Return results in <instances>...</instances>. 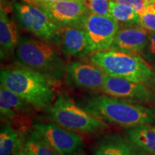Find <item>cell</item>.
<instances>
[{
  "label": "cell",
  "instance_id": "cell-9",
  "mask_svg": "<svg viewBox=\"0 0 155 155\" xmlns=\"http://www.w3.org/2000/svg\"><path fill=\"white\" fill-rule=\"evenodd\" d=\"M42 10L58 27H81L83 19L90 12L86 2L63 0L32 4Z\"/></svg>",
  "mask_w": 155,
  "mask_h": 155
},
{
  "label": "cell",
  "instance_id": "cell-26",
  "mask_svg": "<svg viewBox=\"0 0 155 155\" xmlns=\"http://www.w3.org/2000/svg\"><path fill=\"white\" fill-rule=\"evenodd\" d=\"M24 2H26L27 3L33 4L36 2H53L63 1V0H23ZM79 1L86 2V0H79Z\"/></svg>",
  "mask_w": 155,
  "mask_h": 155
},
{
  "label": "cell",
  "instance_id": "cell-23",
  "mask_svg": "<svg viewBox=\"0 0 155 155\" xmlns=\"http://www.w3.org/2000/svg\"><path fill=\"white\" fill-rule=\"evenodd\" d=\"M114 1L129 6L134 9L139 15L144 12L147 7V2L145 0H114Z\"/></svg>",
  "mask_w": 155,
  "mask_h": 155
},
{
  "label": "cell",
  "instance_id": "cell-19",
  "mask_svg": "<svg viewBox=\"0 0 155 155\" xmlns=\"http://www.w3.org/2000/svg\"><path fill=\"white\" fill-rule=\"evenodd\" d=\"M110 15L119 23L128 25H140V15L124 4L110 0Z\"/></svg>",
  "mask_w": 155,
  "mask_h": 155
},
{
  "label": "cell",
  "instance_id": "cell-12",
  "mask_svg": "<svg viewBox=\"0 0 155 155\" xmlns=\"http://www.w3.org/2000/svg\"><path fill=\"white\" fill-rule=\"evenodd\" d=\"M70 82L79 88L101 91L107 73L94 62L77 61L70 63L66 68Z\"/></svg>",
  "mask_w": 155,
  "mask_h": 155
},
{
  "label": "cell",
  "instance_id": "cell-24",
  "mask_svg": "<svg viewBox=\"0 0 155 155\" xmlns=\"http://www.w3.org/2000/svg\"><path fill=\"white\" fill-rule=\"evenodd\" d=\"M144 53L147 58L155 62V32H150L149 43Z\"/></svg>",
  "mask_w": 155,
  "mask_h": 155
},
{
  "label": "cell",
  "instance_id": "cell-20",
  "mask_svg": "<svg viewBox=\"0 0 155 155\" xmlns=\"http://www.w3.org/2000/svg\"><path fill=\"white\" fill-rule=\"evenodd\" d=\"M24 147L28 155H59L35 130L25 137Z\"/></svg>",
  "mask_w": 155,
  "mask_h": 155
},
{
  "label": "cell",
  "instance_id": "cell-29",
  "mask_svg": "<svg viewBox=\"0 0 155 155\" xmlns=\"http://www.w3.org/2000/svg\"><path fill=\"white\" fill-rule=\"evenodd\" d=\"M145 2H147V4H150V3H152L155 2V0H145Z\"/></svg>",
  "mask_w": 155,
  "mask_h": 155
},
{
  "label": "cell",
  "instance_id": "cell-15",
  "mask_svg": "<svg viewBox=\"0 0 155 155\" xmlns=\"http://www.w3.org/2000/svg\"><path fill=\"white\" fill-rule=\"evenodd\" d=\"M126 140L134 155L155 154V126L142 124L129 128Z\"/></svg>",
  "mask_w": 155,
  "mask_h": 155
},
{
  "label": "cell",
  "instance_id": "cell-4",
  "mask_svg": "<svg viewBox=\"0 0 155 155\" xmlns=\"http://www.w3.org/2000/svg\"><path fill=\"white\" fill-rule=\"evenodd\" d=\"M89 60L101 67L108 75L145 85L154 71L140 55L119 50L109 49L96 52L90 56Z\"/></svg>",
  "mask_w": 155,
  "mask_h": 155
},
{
  "label": "cell",
  "instance_id": "cell-16",
  "mask_svg": "<svg viewBox=\"0 0 155 155\" xmlns=\"http://www.w3.org/2000/svg\"><path fill=\"white\" fill-rule=\"evenodd\" d=\"M19 35L17 25L9 18L6 9L0 8V50L1 58L10 55L18 45Z\"/></svg>",
  "mask_w": 155,
  "mask_h": 155
},
{
  "label": "cell",
  "instance_id": "cell-22",
  "mask_svg": "<svg viewBox=\"0 0 155 155\" xmlns=\"http://www.w3.org/2000/svg\"><path fill=\"white\" fill-rule=\"evenodd\" d=\"M109 2L110 0H86V4L91 13L102 16H111Z\"/></svg>",
  "mask_w": 155,
  "mask_h": 155
},
{
  "label": "cell",
  "instance_id": "cell-6",
  "mask_svg": "<svg viewBox=\"0 0 155 155\" xmlns=\"http://www.w3.org/2000/svg\"><path fill=\"white\" fill-rule=\"evenodd\" d=\"M0 88L2 121L25 134L33 126L32 121L34 109L36 108L2 85Z\"/></svg>",
  "mask_w": 155,
  "mask_h": 155
},
{
  "label": "cell",
  "instance_id": "cell-8",
  "mask_svg": "<svg viewBox=\"0 0 155 155\" xmlns=\"http://www.w3.org/2000/svg\"><path fill=\"white\" fill-rule=\"evenodd\" d=\"M86 32L92 53L109 50L114 37L119 30V23L111 16L89 13L81 22Z\"/></svg>",
  "mask_w": 155,
  "mask_h": 155
},
{
  "label": "cell",
  "instance_id": "cell-7",
  "mask_svg": "<svg viewBox=\"0 0 155 155\" xmlns=\"http://www.w3.org/2000/svg\"><path fill=\"white\" fill-rule=\"evenodd\" d=\"M19 24L40 40L55 42L59 27L42 10L30 3L16 2L13 5Z\"/></svg>",
  "mask_w": 155,
  "mask_h": 155
},
{
  "label": "cell",
  "instance_id": "cell-5",
  "mask_svg": "<svg viewBox=\"0 0 155 155\" xmlns=\"http://www.w3.org/2000/svg\"><path fill=\"white\" fill-rule=\"evenodd\" d=\"M47 110L52 121L70 130L94 133L108 127L104 120L78 105L67 94H60Z\"/></svg>",
  "mask_w": 155,
  "mask_h": 155
},
{
  "label": "cell",
  "instance_id": "cell-14",
  "mask_svg": "<svg viewBox=\"0 0 155 155\" xmlns=\"http://www.w3.org/2000/svg\"><path fill=\"white\" fill-rule=\"evenodd\" d=\"M150 32L141 25H130L118 30L110 49L129 54L144 53L148 45Z\"/></svg>",
  "mask_w": 155,
  "mask_h": 155
},
{
  "label": "cell",
  "instance_id": "cell-10",
  "mask_svg": "<svg viewBox=\"0 0 155 155\" xmlns=\"http://www.w3.org/2000/svg\"><path fill=\"white\" fill-rule=\"evenodd\" d=\"M32 128L59 155H72L83 145L80 135L55 123L35 122Z\"/></svg>",
  "mask_w": 155,
  "mask_h": 155
},
{
  "label": "cell",
  "instance_id": "cell-30",
  "mask_svg": "<svg viewBox=\"0 0 155 155\" xmlns=\"http://www.w3.org/2000/svg\"><path fill=\"white\" fill-rule=\"evenodd\" d=\"M151 155H155V154H151Z\"/></svg>",
  "mask_w": 155,
  "mask_h": 155
},
{
  "label": "cell",
  "instance_id": "cell-1",
  "mask_svg": "<svg viewBox=\"0 0 155 155\" xmlns=\"http://www.w3.org/2000/svg\"><path fill=\"white\" fill-rule=\"evenodd\" d=\"M80 106L104 121L128 129L155 123V108L107 94L92 95Z\"/></svg>",
  "mask_w": 155,
  "mask_h": 155
},
{
  "label": "cell",
  "instance_id": "cell-17",
  "mask_svg": "<svg viewBox=\"0 0 155 155\" xmlns=\"http://www.w3.org/2000/svg\"><path fill=\"white\" fill-rule=\"evenodd\" d=\"M25 135L4 123L0 131V155H15L25 141Z\"/></svg>",
  "mask_w": 155,
  "mask_h": 155
},
{
  "label": "cell",
  "instance_id": "cell-13",
  "mask_svg": "<svg viewBox=\"0 0 155 155\" xmlns=\"http://www.w3.org/2000/svg\"><path fill=\"white\" fill-rule=\"evenodd\" d=\"M55 43L65 57L85 58L92 53L86 32L81 27H59Z\"/></svg>",
  "mask_w": 155,
  "mask_h": 155
},
{
  "label": "cell",
  "instance_id": "cell-25",
  "mask_svg": "<svg viewBox=\"0 0 155 155\" xmlns=\"http://www.w3.org/2000/svg\"><path fill=\"white\" fill-rule=\"evenodd\" d=\"M147 86L149 87V88H152L153 91L155 93V70L153 71V74L150 79V81H148V83H147Z\"/></svg>",
  "mask_w": 155,
  "mask_h": 155
},
{
  "label": "cell",
  "instance_id": "cell-11",
  "mask_svg": "<svg viewBox=\"0 0 155 155\" xmlns=\"http://www.w3.org/2000/svg\"><path fill=\"white\" fill-rule=\"evenodd\" d=\"M101 91L108 96L134 103H155V93L144 83L134 82L108 75L106 78Z\"/></svg>",
  "mask_w": 155,
  "mask_h": 155
},
{
  "label": "cell",
  "instance_id": "cell-18",
  "mask_svg": "<svg viewBox=\"0 0 155 155\" xmlns=\"http://www.w3.org/2000/svg\"><path fill=\"white\" fill-rule=\"evenodd\" d=\"M94 155H134L127 141L117 134H111L101 141Z\"/></svg>",
  "mask_w": 155,
  "mask_h": 155
},
{
  "label": "cell",
  "instance_id": "cell-27",
  "mask_svg": "<svg viewBox=\"0 0 155 155\" xmlns=\"http://www.w3.org/2000/svg\"><path fill=\"white\" fill-rule=\"evenodd\" d=\"M24 143H25V141H24V142H23L22 146H21L20 148H19V150L17 151V152L15 155H28V154H27V152H26V151H25V150Z\"/></svg>",
  "mask_w": 155,
  "mask_h": 155
},
{
  "label": "cell",
  "instance_id": "cell-21",
  "mask_svg": "<svg viewBox=\"0 0 155 155\" xmlns=\"http://www.w3.org/2000/svg\"><path fill=\"white\" fill-rule=\"evenodd\" d=\"M140 25L150 32H155V2L147 4L144 12L140 15Z\"/></svg>",
  "mask_w": 155,
  "mask_h": 155
},
{
  "label": "cell",
  "instance_id": "cell-28",
  "mask_svg": "<svg viewBox=\"0 0 155 155\" xmlns=\"http://www.w3.org/2000/svg\"><path fill=\"white\" fill-rule=\"evenodd\" d=\"M72 155H86V154H85L83 152H82V151L78 150V151H77V152H75V153H73Z\"/></svg>",
  "mask_w": 155,
  "mask_h": 155
},
{
  "label": "cell",
  "instance_id": "cell-2",
  "mask_svg": "<svg viewBox=\"0 0 155 155\" xmlns=\"http://www.w3.org/2000/svg\"><path fill=\"white\" fill-rule=\"evenodd\" d=\"M1 85L38 109H48L56 96V81L19 65L2 68Z\"/></svg>",
  "mask_w": 155,
  "mask_h": 155
},
{
  "label": "cell",
  "instance_id": "cell-3",
  "mask_svg": "<svg viewBox=\"0 0 155 155\" xmlns=\"http://www.w3.org/2000/svg\"><path fill=\"white\" fill-rule=\"evenodd\" d=\"M15 54L19 65L56 81L66 74V65L47 41L23 37L19 39Z\"/></svg>",
  "mask_w": 155,
  "mask_h": 155
}]
</instances>
